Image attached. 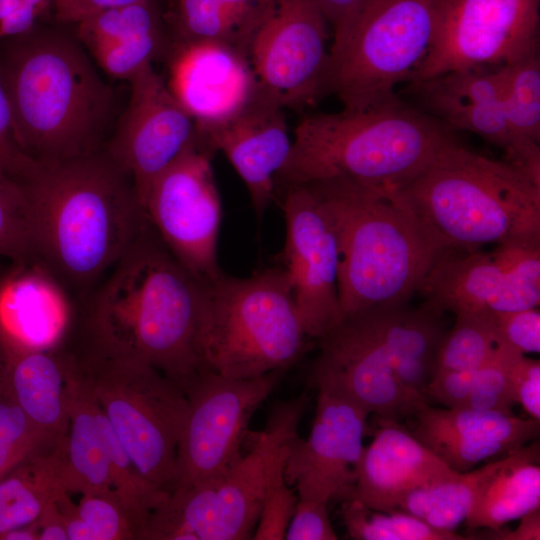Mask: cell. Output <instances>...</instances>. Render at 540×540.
I'll return each mask as SVG.
<instances>
[{
  "label": "cell",
  "instance_id": "ffe728a7",
  "mask_svg": "<svg viewBox=\"0 0 540 540\" xmlns=\"http://www.w3.org/2000/svg\"><path fill=\"white\" fill-rule=\"evenodd\" d=\"M10 262L0 271V358L60 350L81 300L38 257Z\"/></svg>",
  "mask_w": 540,
  "mask_h": 540
},
{
  "label": "cell",
  "instance_id": "681fc988",
  "mask_svg": "<svg viewBox=\"0 0 540 540\" xmlns=\"http://www.w3.org/2000/svg\"><path fill=\"white\" fill-rule=\"evenodd\" d=\"M38 540H68L67 531L56 501L50 503L36 519Z\"/></svg>",
  "mask_w": 540,
  "mask_h": 540
},
{
  "label": "cell",
  "instance_id": "e0dca14e",
  "mask_svg": "<svg viewBox=\"0 0 540 540\" xmlns=\"http://www.w3.org/2000/svg\"><path fill=\"white\" fill-rule=\"evenodd\" d=\"M282 187L285 241L277 264L289 281L307 335L317 339L340 319L338 240L308 185Z\"/></svg>",
  "mask_w": 540,
  "mask_h": 540
},
{
  "label": "cell",
  "instance_id": "6da1fadb",
  "mask_svg": "<svg viewBox=\"0 0 540 540\" xmlns=\"http://www.w3.org/2000/svg\"><path fill=\"white\" fill-rule=\"evenodd\" d=\"M17 185L36 257L80 300L149 224L131 178L104 149L35 162Z\"/></svg>",
  "mask_w": 540,
  "mask_h": 540
},
{
  "label": "cell",
  "instance_id": "f1b7e54d",
  "mask_svg": "<svg viewBox=\"0 0 540 540\" xmlns=\"http://www.w3.org/2000/svg\"><path fill=\"white\" fill-rule=\"evenodd\" d=\"M305 398L286 404L273 415L262 432H250L259 444L264 462V492L260 517L255 528V540H282L293 515L297 498L288 488L285 464L289 440L305 408Z\"/></svg>",
  "mask_w": 540,
  "mask_h": 540
},
{
  "label": "cell",
  "instance_id": "f907efd6",
  "mask_svg": "<svg viewBox=\"0 0 540 540\" xmlns=\"http://www.w3.org/2000/svg\"><path fill=\"white\" fill-rule=\"evenodd\" d=\"M222 5L244 18L253 28L259 23L265 9L271 3L267 0H217Z\"/></svg>",
  "mask_w": 540,
  "mask_h": 540
},
{
  "label": "cell",
  "instance_id": "7dc6e473",
  "mask_svg": "<svg viewBox=\"0 0 540 540\" xmlns=\"http://www.w3.org/2000/svg\"><path fill=\"white\" fill-rule=\"evenodd\" d=\"M62 515L68 540H93L92 535L80 516L78 506L75 504L69 492H63L56 500Z\"/></svg>",
  "mask_w": 540,
  "mask_h": 540
},
{
  "label": "cell",
  "instance_id": "d6986e66",
  "mask_svg": "<svg viewBox=\"0 0 540 540\" xmlns=\"http://www.w3.org/2000/svg\"><path fill=\"white\" fill-rule=\"evenodd\" d=\"M317 390L308 438L301 440L296 432L289 440L285 479L295 485L299 499L328 502L344 499L355 483L370 413L340 394Z\"/></svg>",
  "mask_w": 540,
  "mask_h": 540
},
{
  "label": "cell",
  "instance_id": "30bf717a",
  "mask_svg": "<svg viewBox=\"0 0 540 540\" xmlns=\"http://www.w3.org/2000/svg\"><path fill=\"white\" fill-rule=\"evenodd\" d=\"M384 318V305L343 315L317 338L319 353L310 379L317 389L340 394L378 417L400 421L427 402L400 382Z\"/></svg>",
  "mask_w": 540,
  "mask_h": 540
},
{
  "label": "cell",
  "instance_id": "b9f144b4",
  "mask_svg": "<svg viewBox=\"0 0 540 540\" xmlns=\"http://www.w3.org/2000/svg\"><path fill=\"white\" fill-rule=\"evenodd\" d=\"M498 342L522 354L540 352V312L538 307L513 311L486 312Z\"/></svg>",
  "mask_w": 540,
  "mask_h": 540
},
{
  "label": "cell",
  "instance_id": "8d00e7d4",
  "mask_svg": "<svg viewBox=\"0 0 540 540\" xmlns=\"http://www.w3.org/2000/svg\"><path fill=\"white\" fill-rule=\"evenodd\" d=\"M438 349L436 371H466L491 361L500 344L490 322L482 315L457 313Z\"/></svg>",
  "mask_w": 540,
  "mask_h": 540
},
{
  "label": "cell",
  "instance_id": "484cf974",
  "mask_svg": "<svg viewBox=\"0 0 540 540\" xmlns=\"http://www.w3.org/2000/svg\"><path fill=\"white\" fill-rule=\"evenodd\" d=\"M65 375L69 416L63 452V478L69 493H98L111 489L108 456L100 407L86 378L69 354L58 351Z\"/></svg>",
  "mask_w": 540,
  "mask_h": 540
},
{
  "label": "cell",
  "instance_id": "4316f807",
  "mask_svg": "<svg viewBox=\"0 0 540 540\" xmlns=\"http://www.w3.org/2000/svg\"><path fill=\"white\" fill-rule=\"evenodd\" d=\"M0 390L54 447L66 441L69 416L62 359L56 352L0 358Z\"/></svg>",
  "mask_w": 540,
  "mask_h": 540
},
{
  "label": "cell",
  "instance_id": "d4e9b609",
  "mask_svg": "<svg viewBox=\"0 0 540 540\" xmlns=\"http://www.w3.org/2000/svg\"><path fill=\"white\" fill-rule=\"evenodd\" d=\"M378 428L363 448L347 496L371 509L391 512L409 491L458 473L399 421L377 416Z\"/></svg>",
  "mask_w": 540,
  "mask_h": 540
},
{
  "label": "cell",
  "instance_id": "cb8c5ba5",
  "mask_svg": "<svg viewBox=\"0 0 540 540\" xmlns=\"http://www.w3.org/2000/svg\"><path fill=\"white\" fill-rule=\"evenodd\" d=\"M410 431L449 468L466 472L500 459L539 437L540 421L468 408H433L425 403Z\"/></svg>",
  "mask_w": 540,
  "mask_h": 540
},
{
  "label": "cell",
  "instance_id": "f546056e",
  "mask_svg": "<svg viewBox=\"0 0 540 540\" xmlns=\"http://www.w3.org/2000/svg\"><path fill=\"white\" fill-rule=\"evenodd\" d=\"M63 450L64 444L34 454L0 479V536L35 521L67 491Z\"/></svg>",
  "mask_w": 540,
  "mask_h": 540
},
{
  "label": "cell",
  "instance_id": "db71d44e",
  "mask_svg": "<svg viewBox=\"0 0 540 540\" xmlns=\"http://www.w3.org/2000/svg\"><path fill=\"white\" fill-rule=\"evenodd\" d=\"M268 2H272L273 0H267Z\"/></svg>",
  "mask_w": 540,
  "mask_h": 540
},
{
  "label": "cell",
  "instance_id": "d6a6232c",
  "mask_svg": "<svg viewBox=\"0 0 540 540\" xmlns=\"http://www.w3.org/2000/svg\"><path fill=\"white\" fill-rule=\"evenodd\" d=\"M75 34L88 51L168 32L159 0L110 8L75 24Z\"/></svg>",
  "mask_w": 540,
  "mask_h": 540
},
{
  "label": "cell",
  "instance_id": "bcb514c9",
  "mask_svg": "<svg viewBox=\"0 0 540 540\" xmlns=\"http://www.w3.org/2000/svg\"><path fill=\"white\" fill-rule=\"evenodd\" d=\"M141 1L144 0H55L53 21L63 25H75L101 11Z\"/></svg>",
  "mask_w": 540,
  "mask_h": 540
},
{
  "label": "cell",
  "instance_id": "44dd1931",
  "mask_svg": "<svg viewBox=\"0 0 540 540\" xmlns=\"http://www.w3.org/2000/svg\"><path fill=\"white\" fill-rule=\"evenodd\" d=\"M409 90L424 112L452 131L474 133L505 153V160L540 180L539 144L521 143L513 136L503 106V76L495 71H452L409 82Z\"/></svg>",
  "mask_w": 540,
  "mask_h": 540
},
{
  "label": "cell",
  "instance_id": "8992f818",
  "mask_svg": "<svg viewBox=\"0 0 540 540\" xmlns=\"http://www.w3.org/2000/svg\"><path fill=\"white\" fill-rule=\"evenodd\" d=\"M327 211L339 246L343 315L409 302L444 252L390 189L346 180L305 184Z\"/></svg>",
  "mask_w": 540,
  "mask_h": 540
},
{
  "label": "cell",
  "instance_id": "3957f363",
  "mask_svg": "<svg viewBox=\"0 0 540 540\" xmlns=\"http://www.w3.org/2000/svg\"><path fill=\"white\" fill-rule=\"evenodd\" d=\"M40 22L0 42L4 86L21 150L54 163L104 148L115 93L100 77L76 34Z\"/></svg>",
  "mask_w": 540,
  "mask_h": 540
},
{
  "label": "cell",
  "instance_id": "1f68e13d",
  "mask_svg": "<svg viewBox=\"0 0 540 540\" xmlns=\"http://www.w3.org/2000/svg\"><path fill=\"white\" fill-rule=\"evenodd\" d=\"M164 18L171 42L217 41L246 52L254 30L217 0H170Z\"/></svg>",
  "mask_w": 540,
  "mask_h": 540
},
{
  "label": "cell",
  "instance_id": "f6af8a7d",
  "mask_svg": "<svg viewBox=\"0 0 540 540\" xmlns=\"http://www.w3.org/2000/svg\"><path fill=\"white\" fill-rule=\"evenodd\" d=\"M328 502L299 499L285 532L287 540H336Z\"/></svg>",
  "mask_w": 540,
  "mask_h": 540
},
{
  "label": "cell",
  "instance_id": "277c9868",
  "mask_svg": "<svg viewBox=\"0 0 540 540\" xmlns=\"http://www.w3.org/2000/svg\"><path fill=\"white\" fill-rule=\"evenodd\" d=\"M390 190L444 253L540 241V182L522 167L480 155L458 140Z\"/></svg>",
  "mask_w": 540,
  "mask_h": 540
},
{
  "label": "cell",
  "instance_id": "4fadbf2b",
  "mask_svg": "<svg viewBox=\"0 0 540 540\" xmlns=\"http://www.w3.org/2000/svg\"><path fill=\"white\" fill-rule=\"evenodd\" d=\"M327 23L316 0H273L267 6L247 46L261 94L295 108L326 92Z\"/></svg>",
  "mask_w": 540,
  "mask_h": 540
},
{
  "label": "cell",
  "instance_id": "d590c367",
  "mask_svg": "<svg viewBox=\"0 0 540 540\" xmlns=\"http://www.w3.org/2000/svg\"><path fill=\"white\" fill-rule=\"evenodd\" d=\"M100 420L108 456L111 489L138 524L142 540L149 515L168 498L169 493L157 488L140 472L101 409Z\"/></svg>",
  "mask_w": 540,
  "mask_h": 540
},
{
  "label": "cell",
  "instance_id": "816d5d0a",
  "mask_svg": "<svg viewBox=\"0 0 540 540\" xmlns=\"http://www.w3.org/2000/svg\"><path fill=\"white\" fill-rule=\"evenodd\" d=\"M39 532L36 520L27 525L3 533L0 540H38Z\"/></svg>",
  "mask_w": 540,
  "mask_h": 540
},
{
  "label": "cell",
  "instance_id": "f5cc1de1",
  "mask_svg": "<svg viewBox=\"0 0 540 540\" xmlns=\"http://www.w3.org/2000/svg\"><path fill=\"white\" fill-rule=\"evenodd\" d=\"M28 4L33 6L45 20L48 17L52 16L53 18V7L55 0H25Z\"/></svg>",
  "mask_w": 540,
  "mask_h": 540
},
{
  "label": "cell",
  "instance_id": "c3c4849f",
  "mask_svg": "<svg viewBox=\"0 0 540 540\" xmlns=\"http://www.w3.org/2000/svg\"><path fill=\"white\" fill-rule=\"evenodd\" d=\"M520 523L513 530H492L490 539L497 540H539L540 539V507L535 508L519 518Z\"/></svg>",
  "mask_w": 540,
  "mask_h": 540
},
{
  "label": "cell",
  "instance_id": "ba28073f",
  "mask_svg": "<svg viewBox=\"0 0 540 540\" xmlns=\"http://www.w3.org/2000/svg\"><path fill=\"white\" fill-rule=\"evenodd\" d=\"M307 337L278 264L244 278L222 273L208 282L199 335L204 370L232 379L285 371L302 355Z\"/></svg>",
  "mask_w": 540,
  "mask_h": 540
},
{
  "label": "cell",
  "instance_id": "60d3db41",
  "mask_svg": "<svg viewBox=\"0 0 540 540\" xmlns=\"http://www.w3.org/2000/svg\"><path fill=\"white\" fill-rule=\"evenodd\" d=\"M34 256L22 190L16 183L0 178V258L17 261Z\"/></svg>",
  "mask_w": 540,
  "mask_h": 540
},
{
  "label": "cell",
  "instance_id": "4dcf8cb0",
  "mask_svg": "<svg viewBox=\"0 0 540 540\" xmlns=\"http://www.w3.org/2000/svg\"><path fill=\"white\" fill-rule=\"evenodd\" d=\"M500 460L413 489L401 498L396 510L412 514L438 530L455 532L466 520L479 484Z\"/></svg>",
  "mask_w": 540,
  "mask_h": 540
},
{
  "label": "cell",
  "instance_id": "836d02e7",
  "mask_svg": "<svg viewBox=\"0 0 540 540\" xmlns=\"http://www.w3.org/2000/svg\"><path fill=\"white\" fill-rule=\"evenodd\" d=\"M503 106L511 133L521 143L540 141L539 52L500 67Z\"/></svg>",
  "mask_w": 540,
  "mask_h": 540
},
{
  "label": "cell",
  "instance_id": "52a82bcc",
  "mask_svg": "<svg viewBox=\"0 0 540 540\" xmlns=\"http://www.w3.org/2000/svg\"><path fill=\"white\" fill-rule=\"evenodd\" d=\"M61 349L86 378L140 472L170 494L187 411L183 391L133 351L75 329Z\"/></svg>",
  "mask_w": 540,
  "mask_h": 540
},
{
  "label": "cell",
  "instance_id": "ee69618b",
  "mask_svg": "<svg viewBox=\"0 0 540 540\" xmlns=\"http://www.w3.org/2000/svg\"><path fill=\"white\" fill-rule=\"evenodd\" d=\"M508 380L515 403L529 417L540 421V362L525 354H516L508 366Z\"/></svg>",
  "mask_w": 540,
  "mask_h": 540
},
{
  "label": "cell",
  "instance_id": "5bb4252c",
  "mask_svg": "<svg viewBox=\"0 0 540 540\" xmlns=\"http://www.w3.org/2000/svg\"><path fill=\"white\" fill-rule=\"evenodd\" d=\"M283 372L232 379L206 370L198 376L185 392L187 411L177 448L173 490L220 473L242 456L249 420Z\"/></svg>",
  "mask_w": 540,
  "mask_h": 540
},
{
  "label": "cell",
  "instance_id": "7a4b0ae2",
  "mask_svg": "<svg viewBox=\"0 0 540 540\" xmlns=\"http://www.w3.org/2000/svg\"><path fill=\"white\" fill-rule=\"evenodd\" d=\"M208 282L187 270L149 223L81 299L77 327L133 351L185 394L205 371L199 335Z\"/></svg>",
  "mask_w": 540,
  "mask_h": 540
},
{
  "label": "cell",
  "instance_id": "7402d4cb",
  "mask_svg": "<svg viewBox=\"0 0 540 540\" xmlns=\"http://www.w3.org/2000/svg\"><path fill=\"white\" fill-rule=\"evenodd\" d=\"M166 83L199 131L242 110L258 85L245 51L217 41L171 42Z\"/></svg>",
  "mask_w": 540,
  "mask_h": 540
},
{
  "label": "cell",
  "instance_id": "5b68a950",
  "mask_svg": "<svg viewBox=\"0 0 540 540\" xmlns=\"http://www.w3.org/2000/svg\"><path fill=\"white\" fill-rule=\"evenodd\" d=\"M456 140L449 127L397 95L363 109L309 115L295 128L276 186L346 180L396 188Z\"/></svg>",
  "mask_w": 540,
  "mask_h": 540
},
{
  "label": "cell",
  "instance_id": "2e32d148",
  "mask_svg": "<svg viewBox=\"0 0 540 540\" xmlns=\"http://www.w3.org/2000/svg\"><path fill=\"white\" fill-rule=\"evenodd\" d=\"M128 82V104L103 149L129 175L144 208L154 180L202 135L152 63Z\"/></svg>",
  "mask_w": 540,
  "mask_h": 540
},
{
  "label": "cell",
  "instance_id": "8fae6325",
  "mask_svg": "<svg viewBox=\"0 0 540 540\" xmlns=\"http://www.w3.org/2000/svg\"><path fill=\"white\" fill-rule=\"evenodd\" d=\"M540 0H446L409 82L504 66L539 52Z\"/></svg>",
  "mask_w": 540,
  "mask_h": 540
},
{
  "label": "cell",
  "instance_id": "9a60e30c",
  "mask_svg": "<svg viewBox=\"0 0 540 540\" xmlns=\"http://www.w3.org/2000/svg\"><path fill=\"white\" fill-rule=\"evenodd\" d=\"M418 293L454 315L538 307L540 241L502 243L491 251L445 252Z\"/></svg>",
  "mask_w": 540,
  "mask_h": 540
},
{
  "label": "cell",
  "instance_id": "7c38bea8",
  "mask_svg": "<svg viewBox=\"0 0 540 540\" xmlns=\"http://www.w3.org/2000/svg\"><path fill=\"white\" fill-rule=\"evenodd\" d=\"M214 152L203 138L189 147L154 180L144 203L166 248L206 281L223 273L217 260L222 207L211 163Z\"/></svg>",
  "mask_w": 540,
  "mask_h": 540
},
{
  "label": "cell",
  "instance_id": "ac0fdd59",
  "mask_svg": "<svg viewBox=\"0 0 540 540\" xmlns=\"http://www.w3.org/2000/svg\"><path fill=\"white\" fill-rule=\"evenodd\" d=\"M250 450L224 471L174 489L164 505L169 531L180 540L253 537L263 502L264 462L249 435Z\"/></svg>",
  "mask_w": 540,
  "mask_h": 540
},
{
  "label": "cell",
  "instance_id": "9c48e42d",
  "mask_svg": "<svg viewBox=\"0 0 540 540\" xmlns=\"http://www.w3.org/2000/svg\"><path fill=\"white\" fill-rule=\"evenodd\" d=\"M446 0H356L333 26L326 92L346 110L396 96L432 42Z\"/></svg>",
  "mask_w": 540,
  "mask_h": 540
},
{
  "label": "cell",
  "instance_id": "e575fe53",
  "mask_svg": "<svg viewBox=\"0 0 540 540\" xmlns=\"http://www.w3.org/2000/svg\"><path fill=\"white\" fill-rule=\"evenodd\" d=\"M342 520L349 536L356 540H463L452 531L438 530L401 510L382 512L355 498L343 499Z\"/></svg>",
  "mask_w": 540,
  "mask_h": 540
},
{
  "label": "cell",
  "instance_id": "ab89813d",
  "mask_svg": "<svg viewBox=\"0 0 540 540\" xmlns=\"http://www.w3.org/2000/svg\"><path fill=\"white\" fill-rule=\"evenodd\" d=\"M170 44L171 40L166 32L103 45L90 53L108 75L128 81L144 65L165 55Z\"/></svg>",
  "mask_w": 540,
  "mask_h": 540
},
{
  "label": "cell",
  "instance_id": "7bdbcfd3",
  "mask_svg": "<svg viewBox=\"0 0 540 540\" xmlns=\"http://www.w3.org/2000/svg\"><path fill=\"white\" fill-rule=\"evenodd\" d=\"M34 163L17 142L9 101L0 80V178L17 184Z\"/></svg>",
  "mask_w": 540,
  "mask_h": 540
},
{
  "label": "cell",
  "instance_id": "74e56055",
  "mask_svg": "<svg viewBox=\"0 0 540 540\" xmlns=\"http://www.w3.org/2000/svg\"><path fill=\"white\" fill-rule=\"evenodd\" d=\"M55 448L0 390V479L34 454Z\"/></svg>",
  "mask_w": 540,
  "mask_h": 540
},
{
  "label": "cell",
  "instance_id": "83f0119b",
  "mask_svg": "<svg viewBox=\"0 0 540 540\" xmlns=\"http://www.w3.org/2000/svg\"><path fill=\"white\" fill-rule=\"evenodd\" d=\"M539 459L537 439L501 458L478 486L468 527L496 530L540 507Z\"/></svg>",
  "mask_w": 540,
  "mask_h": 540
},
{
  "label": "cell",
  "instance_id": "f35d334b",
  "mask_svg": "<svg viewBox=\"0 0 540 540\" xmlns=\"http://www.w3.org/2000/svg\"><path fill=\"white\" fill-rule=\"evenodd\" d=\"M77 506L93 540H140L138 524L112 489L83 494Z\"/></svg>",
  "mask_w": 540,
  "mask_h": 540
},
{
  "label": "cell",
  "instance_id": "603a6c76",
  "mask_svg": "<svg viewBox=\"0 0 540 540\" xmlns=\"http://www.w3.org/2000/svg\"><path fill=\"white\" fill-rule=\"evenodd\" d=\"M200 133L231 163L248 190L256 216L261 218L276 199V177L291 151L283 108L258 90L234 116Z\"/></svg>",
  "mask_w": 540,
  "mask_h": 540
}]
</instances>
